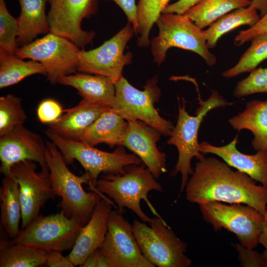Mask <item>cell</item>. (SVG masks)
Masks as SVG:
<instances>
[{"instance_id":"7402d4cb","label":"cell","mask_w":267,"mask_h":267,"mask_svg":"<svg viewBox=\"0 0 267 267\" xmlns=\"http://www.w3.org/2000/svg\"><path fill=\"white\" fill-rule=\"evenodd\" d=\"M128 125V121L109 108L85 131L80 141L93 146L100 143L111 147L123 146Z\"/></svg>"},{"instance_id":"8fae6325","label":"cell","mask_w":267,"mask_h":267,"mask_svg":"<svg viewBox=\"0 0 267 267\" xmlns=\"http://www.w3.org/2000/svg\"><path fill=\"white\" fill-rule=\"evenodd\" d=\"M81 49L69 39L49 32L42 38L18 48L16 55L41 63L52 84L76 73Z\"/></svg>"},{"instance_id":"ac0fdd59","label":"cell","mask_w":267,"mask_h":267,"mask_svg":"<svg viewBox=\"0 0 267 267\" xmlns=\"http://www.w3.org/2000/svg\"><path fill=\"white\" fill-rule=\"evenodd\" d=\"M113 203L102 198L96 205L87 223L83 226L75 243L67 256L75 266L86 259L102 244L107 231V222Z\"/></svg>"},{"instance_id":"8992f818","label":"cell","mask_w":267,"mask_h":267,"mask_svg":"<svg viewBox=\"0 0 267 267\" xmlns=\"http://www.w3.org/2000/svg\"><path fill=\"white\" fill-rule=\"evenodd\" d=\"M146 222L134 220L133 231L141 251L158 267H188L192 260L185 253L187 244L179 239L160 217Z\"/></svg>"},{"instance_id":"8d00e7d4","label":"cell","mask_w":267,"mask_h":267,"mask_svg":"<svg viewBox=\"0 0 267 267\" xmlns=\"http://www.w3.org/2000/svg\"><path fill=\"white\" fill-rule=\"evenodd\" d=\"M267 33V12L259 21L249 29L240 31L236 36L234 43L236 46L241 45L246 42L251 40L255 36Z\"/></svg>"},{"instance_id":"60d3db41","label":"cell","mask_w":267,"mask_h":267,"mask_svg":"<svg viewBox=\"0 0 267 267\" xmlns=\"http://www.w3.org/2000/svg\"><path fill=\"white\" fill-rule=\"evenodd\" d=\"M81 267H110V265L106 256L99 248L86 259Z\"/></svg>"},{"instance_id":"4dcf8cb0","label":"cell","mask_w":267,"mask_h":267,"mask_svg":"<svg viewBox=\"0 0 267 267\" xmlns=\"http://www.w3.org/2000/svg\"><path fill=\"white\" fill-rule=\"evenodd\" d=\"M170 0H139L137 5L138 32L140 36L137 40L139 46L145 47L149 44V33Z\"/></svg>"},{"instance_id":"2e32d148","label":"cell","mask_w":267,"mask_h":267,"mask_svg":"<svg viewBox=\"0 0 267 267\" xmlns=\"http://www.w3.org/2000/svg\"><path fill=\"white\" fill-rule=\"evenodd\" d=\"M45 152L46 143L42 137L23 126L0 136V172L9 176L14 165L30 160L38 163L43 173L49 175Z\"/></svg>"},{"instance_id":"6da1fadb","label":"cell","mask_w":267,"mask_h":267,"mask_svg":"<svg viewBox=\"0 0 267 267\" xmlns=\"http://www.w3.org/2000/svg\"><path fill=\"white\" fill-rule=\"evenodd\" d=\"M184 190L186 199L192 203H239L251 206L263 215L267 211V188L214 157L198 161Z\"/></svg>"},{"instance_id":"d4e9b609","label":"cell","mask_w":267,"mask_h":267,"mask_svg":"<svg viewBox=\"0 0 267 267\" xmlns=\"http://www.w3.org/2000/svg\"><path fill=\"white\" fill-rule=\"evenodd\" d=\"M0 222L10 239L19 232L21 219V205L19 188L17 181L11 176L2 179L0 188Z\"/></svg>"},{"instance_id":"4fadbf2b","label":"cell","mask_w":267,"mask_h":267,"mask_svg":"<svg viewBox=\"0 0 267 267\" xmlns=\"http://www.w3.org/2000/svg\"><path fill=\"white\" fill-rule=\"evenodd\" d=\"M99 249L110 267H155L142 254L132 225L119 210H112L109 215L107 231Z\"/></svg>"},{"instance_id":"cb8c5ba5","label":"cell","mask_w":267,"mask_h":267,"mask_svg":"<svg viewBox=\"0 0 267 267\" xmlns=\"http://www.w3.org/2000/svg\"><path fill=\"white\" fill-rule=\"evenodd\" d=\"M233 129L250 131L254 135L252 146L256 151L267 150V100L248 102L245 110L228 120Z\"/></svg>"},{"instance_id":"5bb4252c","label":"cell","mask_w":267,"mask_h":267,"mask_svg":"<svg viewBox=\"0 0 267 267\" xmlns=\"http://www.w3.org/2000/svg\"><path fill=\"white\" fill-rule=\"evenodd\" d=\"M48 2L50 32L69 39L79 48L92 42L95 33L84 30L81 25L84 19L95 13L96 0H48Z\"/></svg>"},{"instance_id":"d590c367","label":"cell","mask_w":267,"mask_h":267,"mask_svg":"<svg viewBox=\"0 0 267 267\" xmlns=\"http://www.w3.org/2000/svg\"><path fill=\"white\" fill-rule=\"evenodd\" d=\"M238 253L240 266L242 267H267V257L253 249L245 247L240 244L233 245Z\"/></svg>"},{"instance_id":"7c38bea8","label":"cell","mask_w":267,"mask_h":267,"mask_svg":"<svg viewBox=\"0 0 267 267\" xmlns=\"http://www.w3.org/2000/svg\"><path fill=\"white\" fill-rule=\"evenodd\" d=\"M130 24L98 47L88 51L81 49L78 71L103 76L114 83L118 80L122 76L125 66L132 62V54L124 53L134 31Z\"/></svg>"},{"instance_id":"f1b7e54d","label":"cell","mask_w":267,"mask_h":267,"mask_svg":"<svg viewBox=\"0 0 267 267\" xmlns=\"http://www.w3.org/2000/svg\"><path fill=\"white\" fill-rule=\"evenodd\" d=\"M47 252L22 244L0 248V267H38L45 265Z\"/></svg>"},{"instance_id":"f35d334b","label":"cell","mask_w":267,"mask_h":267,"mask_svg":"<svg viewBox=\"0 0 267 267\" xmlns=\"http://www.w3.org/2000/svg\"><path fill=\"white\" fill-rule=\"evenodd\" d=\"M61 252L57 251L47 252L45 265L49 267H75L68 257L63 256Z\"/></svg>"},{"instance_id":"d6a6232c","label":"cell","mask_w":267,"mask_h":267,"mask_svg":"<svg viewBox=\"0 0 267 267\" xmlns=\"http://www.w3.org/2000/svg\"><path fill=\"white\" fill-rule=\"evenodd\" d=\"M16 18L9 12L4 0H0V55L16 54L18 49Z\"/></svg>"},{"instance_id":"ba28073f","label":"cell","mask_w":267,"mask_h":267,"mask_svg":"<svg viewBox=\"0 0 267 267\" xmlns=\"http://www.w3.org/2000/svg\"><path fill=\"white\" fill-rule=\"evenodd\" d=\"M83 225L62 210L47 216L39 215L14 238L1 242L0 248L22 244L46 252L72 249Z\"/></svg>"},{"instance_id":"3957f363","label":"cell","mask_w":267,"mask_h":267,"mask_svg":"<svg viewBox=\"0 0 267 267\" xmlns=\"http://www.w3.org/2000/svg\"><path fill=\"white\" fill-rule=\"evenodd\" d=\"M156 179L145 165H131L121 174L103 176L97 180L95 190L112 199L119 211L128 208L140 221L149 223L152 218L142 211L140 202L145 200L154 214L160 217L147 198L151 191H163L162 185Z\"/></svg>"},{"instance_id":"52a82bcc","label":"cell","mask_w":267,"mask_h":267,"mask_svg":"<svg viewBox=\"0 0 267 267\" xmlns=\"http://www.w3.org/2000/svg\"><path fill=\"white\" fill-rule=\"evenodd\" d=\"M159 32L151 42L154 61L160 65L172 47L193 51L199 55L209 66L217 59L207 46L204 31L184 14L162 13L156 21Z\"/></svg>"},{"instance_id":"4316f807","label":"cell","mask_w":267,"mask_h":267,"mask_svg":"<svg viewBox=\"0 0 267 267\" xmlns=\"http://www.w3.org/2000/svg\"><path fill=\"white\" fill-rule=\"evenodd\" d=\"M260 19L257 11L249 6L236 9L223 15L204 31L207 47L209 49L213 48L223 35L242 25L251 27Z\"/></svg>"},{"instance_id":"83f0119b","label":"cell","mask_w":267,"mask_h":267,"mask_svg":"<svg viewBox=\"0 0 267 267\" xmlns=\"http://www.w3.org/2000/svg\"><path fill=\"white\" fill-rule=\"evenodd\" d=\"M35 74L46 76V71L41 63L33 60L25 61L16 54L0 55L1 89L17 84Z\"/></svg>"},{"instance_id":"74e56055","label":"cell","mask_w":267,"mask_h":267,"mask_svg":"<svg viewBox=\"0 0 267 267\" xmlns=\"http://www.w3.org/2000/svg\"><path fill=\"white\" fill-rule=\"evenodd\" d=\"M111 0L114 1L123 10L128 18L129 23L133 25L134 31L137 33L138 26L137 20V6L135 0Z\"/></svg>"},{"instance_id":"ab89813d","label":"cell","mask_w":267,"mask_h":267,"mask_svg":"<svg viewBox=\"0 0 267 267\" xmlns=\"http://www.w3.org/2000/svg\"><path fill=\"white\" fill-rule=\"evenodd\" d=\"M201 0H178L175 3L168 5L162 13L183 15Z\"/></svg>"},{"instance_id":"30bf717a","label":"cell","mask_w":267,"mask_h":267,"mask_svg":"<svg viewBox=\"0 0 267 267\" xmlns=\"http://www.w3.org/2000/svg\"><path fill=\"white\" fill-rule=\"evenodd\" d=\"M204 220L217 231L223 228L236 236L239 244L254 249L259 243L264 215L243 204L227 205L218 201L199 205Z\"/></svg>"},{"instance_id":"836d02e7","label":"cell","mask_w":267,"mask_h":267,"mask_svg":"<svg viewBox=\"0 0 267 267\" xmlns=\"http://www.w3.org/2000/svg\"><path fill=\"white\" fill-rule=\"evenodd\" d=\"M250 73L247 77L237 84L233 91L235 97L267 92V67L256 68Z\"/></svg>"},{"instance_id":"44dd1931","label":"cell","mask_w":267,"mask_h":267,"mask_svg":"<svg viewBox=\"0 0 267 267\" xmlns=\"http://www.w3.org/2000/svg\"><path fill=\"white\" fill-rule=\"evenodd\" d=\"M58 84L75 88L83 99L92 103L111 108L114 105V83L108 77L75 73L63 77Z\"/></svg>"},{"instance_id":"5b68a950","label":"cell","mask_w":267,"mask_h":267,"mask_svg":"<svg viewBox=\"0 0 267 267\" xmlns=\"http://www.w3.org/2000/svg\"><path fill=\"white\" fill-rule=\"evenodd\" d=\"M46 133L59 150L67 164L77 160L83 166L89 176V184L93 190H95L96 182L101 173L121 174L128 166L143 164L135 154L127 153L123 146L109 152L82 141L63 138L48 129Z\"/></svg>"},{"instance_id":"1f68e13d","label":"cell","mask_w":267,"mask_h":267,"mask_svg":"<svg viewBox=\"0 0 267 267\" xmlns=\"http://www.w3.org/2000/svg\"><path fill=\"white\" fill-rule=\"evenodd\" d=\"M26 119L20 98L11 94L0 97V136L23 126Z\"/></svg>"},{"instance_id":"e575fe53","label":"cell","mask_w":267,"mask_h":267,"mask_svg":"<svg viewBox=\"0 0 267 267\" xmlns=\"http://www.w3.org/2000/svg\"><path fill=\"white\" fill-rule=\"evenodd\" d=\"M36 111L39 120L43 123L49 124L55 122L64 112L61 104L51 98L42 100L38 105Z\"/></svg>"},{"instance_id":"484cf974","label":"cell","mask_w":267,"mask_h":267,"mask_svg":"<svg viewBox=\"0 0 267 267\" xmlns=\"http://www.w3.org/2000/svg\"><path fill=\"white\" fill-rule=\"evenodd\" d=\"M251 3V0H202L184 15L202 29L230 11L248 7Z\"/></svg>"},{"instance_id":"ffe728a7","label":"cell","mask_w":267,"mask_h":267,"mask_svg":"<svg viewBox=\"0 0 267 267\" xmlns=\"http://www.w3.org/2000/svg\"><path fill=\"white\" fill-rule=\"evenodd\" d=\"M109 108L82 99L76 106L64 110L65 113L49 124L48 130L63 138L80 140L85 131Z\"/></svg>"},{"instance_id":"f546056e","label":"cell","mask_w":267,"mask_h":267,"mask_svg":"<svg viewBox=\"0 0 267 267\" xmlns=\"http://www.w3.org/2000/svg\"><path fill=\"white\" fill-rule=\"evenodd\" d=\"M250 46L243 54L238 63L225 71L222 76L231 78L245 72H251L267 59V33L255 36Z\"/></svg>"},{"instance_id":"277c9868","label":"cell","mask_w":267,"mask_h":267,"mask_svg":"<svg viewBox=\"0 0 267 267\" xmlns=\"http://www.w3.org/2000/svg\"><path fill=\"white\" fill-rule=\"evenodd\" d=\"M199 104L195 116L187 113L184 103L182 105L179 104L177 124L167 141L168 144L175 146L178 151V159L172 175L176 176L178 173L181 175L179 194L185 189L189 175L193 173L192 159L195 157L199 161L205 157L200 150L198 140L199 129L204 117L211 110L228 104L216 90L212 91L207 100H200Z\"/></svg>"},{"instance_id":"9a60e30c","label":"cell","mask_w":267,"mask_h":267,"mask_svg":"<svg viewBox=\"0 0 267 267\" xmlns=\"http://www.w3.org/2000/svg\"><path fill=\"white\" fill-rule=\"evenodd\" d=\"M37 163L26 160L14 165L11 175L17 182L21 205L22 229L26 227L39 214L41 208L56 196L49 175L37 171Z\"/></svg>"},{"instance_id":"603a6c76","label":"cell","mask_w":267,"mask_h":267,"mask_svg":"<svg viewBox=\"0 0 267 267\" xmlns=\"http://www.w3.org/2000/svg\"><path fill=\"white\" fill-rule=\"evenodd\" d=\"M21 7L16 18L18 25L17 43L23 46L32 42L39 35L50 32L46 4L48 0H18Z\"/></svg>"},{"instance_id":"b9f144b4","label":"cell","mask_w":267,"mask_h":267,"mask_svg":"<svg viewBox=\"0 0 267 267\" xmlns=\"http://www.w3.org/2000/svg\"><path fill=\"white\" fill-rule=\"evenodd\" d=\"M250 7L259 11L260 17L267 12V0H251Z\"/></svg>"},{"instance_id":"d6986e66","label":"cell","mask_w":267,"mask_h":267,"mask_svg":"<svg viewBox=\"0 0 267 267\" xmlns=\"http://www.w3.org/2000/svg\"><path fill=\"white\" fill-rule=\"evenodd\" d=\"M237 141V136L222 146L204 141L200 143V150L203 154L211 153L218 156L230 167L246 174L267 188V150H258L253 155L244 154L236 148Z\"/></svg>"},{"instance_id":"9c48e42d","label":"cell","mask_w":267,"mask_h":267,"mask_svg":"<svg viewBox=\"0 0 267 267\" xmlns=\"http://www.w3.org/2000/svg\"><path fill=\"white\" fill-rule=\"evenodd\" d=\"M157 82V78L154 77L147 82L143 90H140L122 76L114 82L115 101L112 109L128 122L142 121L161 134L170 136L174 126L162 118L154 106L161 97Z\"/></svg>"},{"instance_id":"7bdbcfd3","label":"cell","mask_w":267,"mask_h":267,"mask_svg":"<svg viewBox=\"0 0 267 267\" xmlns=\"http://www.w3.org/2000/svg\"><path fill=\"white\" fill-rule=\"evenodd\" d=\"M265 219L263 224V228L261 234L259 243L262 244L265 248L263 253L267 257V211L264 214Z\"/></svg>"},{"instance_id":"e0dca14e","label":"cell","mask_w":267,"mask_h":267,"mask_svg":"<svg viewBox=\"0 0 267 267\" xmlns=\"http://www.w3.org/2000/svg\"><path fill=\"white\" fill-rule=\"evenodd\" d=\"M123 146L138 156L153 176L158 178L166 173V155L157 147L161 133L139 121L128 122Z\"/></svg>"},{"instance_id":"7a4b0ae2","label":"cell","mask_w":267,"mask_h":267,"mask_svg":"<svg viewBox=\"0 0 267 267\" xmlns=\"http://www.w3.org/2000/svg\"><path fill=\"white\" fill-rule=\"evenodd\" d=\"M45 160L52 187L56 195L61 198V210L84 225L105 195L97 190L87 192L84 190L83 184L90 182L89 174L86 172L78 176L71 172L60 151L51 141L46 142Z\"/></svg>"}]
</instances>
